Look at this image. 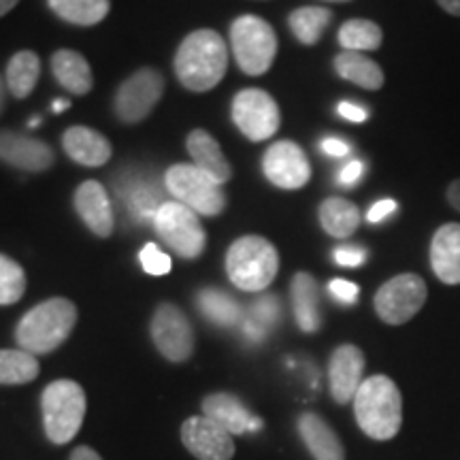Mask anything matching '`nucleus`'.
I'll return each instance as SVG.
<instances>
[{"instance_id": "393cba45", "label": "nucleus", "mask_w": 460, "mask_h": 460, "mask_svg": "<svg viewBox=\"0 0 460 460\" xmlns=\"http://www.w3.org/2000/svg\"><path fill=\"white\" fill-rule=\"evenodd\" d=\"M335 71L341 79L356 84L362 90L376 92L384 85V71L377 62L367 58L360 51H341L335 56Z\"/></svg>"}, {"instance_id": "a878e982", "label": "nucleus", "mask_w": 460, "mask_h": 460, "mask_svg": "<svg viewBox=\"0 0 460 460\" xmlns=\"http://www.w3.org/2000/svg\"><path fill=\"white\" fill-rule=\"evenodd\" d=\"M39 77H41V58L34 54V51L24 49L11 56L4 82H7V90L15 99L31 96Z\"/></svg>"}, {"instance_id": "cd10ccee", "label": "nucleus", "mask_w": 460, "mask_h": 460, "mask_svg": "<svg viewBox=\"0 0 460 460\" xmlns=\"http://www.w3.org/2000/svg\"><path fill=\"white\" fill-rule=\"evenodd\" d=\"M49 9L73 26H96L109 15L111 0H48Z\"/></svg>"}, {"instance_id": "5701e85b", "label": "nucleus", "mask_w": 460, "mask_h": 460, "mask_svg": "<svg viewBox=\"0 0 460 460\" xmlns=\"http://www.w3.org/2000/svg\"><path fill=\"white\" fill-rule=\"evenodd\" d=\"M292 309H295V318L298 329L303 332H318L322 326L320 314V290L318 281L309 273H296L292 278L290 286Z\"/></svg>"}, {"instance_id": "c03bdc74", "label": "nucleus", "mask_w": 460, "mask_h": 460, "mask_svg": "<svg viewBox=\"0 0 460 460\" xmlns=\"http://www.w3.org/2000/svg\"><path fill=\"white\" fill-rule=\"evenodd\" d=\"M71 460H102V458H101V454L92 450V447L79 446V447H75V450H73Z\"/></svg>"}, {"instance_id": "72a5a7b5", "label": "nucleus", "mask_w": 460, "mask_h": 460, "mask_svg": "<svg viewBox=\"0 0 460 460\" xmlns=\"http://www.w3.org/2000/svg\"><path fill=\"white\" fill-rule=\"evenodd\" d=\"M26 273L20 262L0 254V305H13L24 296Z\"/></svg>"}, {"instance_id": "58836bf2", "label": "nucleus", "mask_w": 460, "mask_h": 460, "mask_svg": "<svg viewBox=\"0 0 460 460\" xmlns=\"http://www.w3.org/2000/svg\"><path fill=\"white\" fill-rule=\"evenodd\" d=\"M362 175H365V164L358 163V160H352V163L345 164L341 172H339V183L345 188H352L360 181Z\"/></svg>"}, {"instance_id": "4c0bfd02", "label": "nucleus", "mask_w": 460, "mask_h": 460, "mask_svg": "<svg viewBox=\"0 0 460 460\" xmlns=\"http://www.w3.org/2000/svg\"><path fill=\"white\" fill-rule=\"evenodd\" d=\"M329 290L331 295L337 298V301L341 303H356V298H358V292L360 288L354 284V281H348V279H332L329 284Z\"/></svg>"}, {"instance_id": "79ce46f5", "label": "nucleus", "mask_w": 460, "mask_h": 460, "mask_svg": "<svg viewBox=\"0 0 460 460\" xmlns=\"http://www.w3.org/2000/svg\"><path fill=\"white\" fill-rule=\"evenodd\" d=\"M322 152L329 154V156H335V158H341L345 154L349 152V146L341 139H337V137H326L324 141H322Z\"/></svg>"}, {"instance_id": "f03ea898", "label": "nucleus", "mask_w": 460, "mask_h": 460, "mask_svg": "<svg viewBox=\"0 0 460 460\" xmlns=\"http://www.w3.org/2000/svg\"><path fill=\"white\" fill-rule=\"evenodd\" d=\"M77 324V307L68 298L56 296L34 305L15 329L20 349L37 356L51 354L71 337Z\"/></svg>"}, {"instance_id": "6e6552de", "label": "nucleus", "mask_w": 460, "mask_h": 460, "mask_svg": "<svg viewBox=\"0 0 460 460\" xmlns=\"http://www.w3.org/2000/svg\"><path fill=\"white\" fill-rule=\"evenodd\" d=\"M154 228L158 237L186 261H194L203 254L207 243L205 228L199 220V214H194L186 205L166 200L154 216Z\"/></svg>"}, {"instance_id": "8fccbe9b", "label": "nucleus", "mask_w": 460, "mask_h": 460, "mask_svg": "<svg viewBox=\"0 0 460 460\" xmlns=\"http://www.w3.org/2000/svg\"><path fill=\"white\" fill-rule=\"evenodd\" d=\"M39 122H41V119H39V118H34V119H31V128H34V126H39Z\"/></svg>"}, {"instance_id": "ea45409f", "label": "nucleus", "mask_w": 460, "mask_h": 460, "mask_svg": "<svg viewBox=\"0 0 460 460\" xmlns=\"http://www.w3.org/2000/svg\"><path fill=\"white\" fill-rule=\"evenodd\" d=\"M394 211H396L394 200L393 199H382L371 207L369 214H367V220H369L371 224H379V222L386 220V217L393 216Z\"/></svg>"}, {"instance_id": "f257e3e1", "label": "nucleus", "mask_w": 460, "mask_h": 460, "mask_svg": "<svg viewBox=\"0 0 460 460\" xmlns=\"http://www.w3.org/2000/svg\"><path fill=\"white\" fill-rule=\"evenodd\" d=\"M226 71L228 45L209 28L190 32L175 54V75L190 92L214 90Z\"/></svg>"}, {"instance_id": "473e14b6", "label": "nucleus", "mask_w": 460, "mask_h": 460, "mask_svg": "<svg viewBox=\"0 0 460 460\" xmlns=\"http://www.w3.org/2000/svg\"><path fill=\"white\" fill-rule=\"evenodd\" d=\"M39 360L24 349H0V384L17 386L39 377Z\"/></svg>"}, {"instance_id": "6ab92c4d", "label": "nucleus", "mask_w": 460, "mask_h": 460, "mask_svg": "<svg viewBox=\"0 0 460 460\" xmlns=\"http://www.w3.org/2000/svg\"><path fill=\"white\" fill-rule=\"evenodd\" d=\"M430 267L446 286L460 284V224L450 222L437 228L430 241Z\"/></svg>"}, {"instance_id": "b1692460", "label": "nucleus", "mask_w": 460, "mask_h": 460, "mask_svg": "<svg viewBox=\"0 0 460 460\" xmlns=\"http://www.w3.org/2000/svg\"><path fill=\"white\" fill-rule=\"evenodd\" d=\"M51 73H54L56 82L75 96L88 94L94 85L88 60L79 51L58 49L51 56Z\"/></svg>"}, {"instance_id": "39448f33", "label": "nucleus", "mask_w": 460, "mask_h": 460, "mask_svg": "<svg viewBox=\"0 0 460 460\" xmlns=\"http://www.w3.org/2000/svg\"><path fill=\"white\" fill-rule=\"evenodd\" d=\"M43 429L51 444L65 446L82 430L85 393L73 379H56L41 394Z\"/></svg>"}, {"instance_id": "3c124183", "label": "nucleus", "mask_w": 460, "mask_h": 460, "mask_svg": "<svg viewBox=\"0 0 460 460\" xmlns=\"http://www.w3.org/2000/svg\"><path fill=\"white\" fill-rule=\"evenodd\" d=\"M324 3H349V0H324Z\"/></svg>"}, {"instance_id": "9b49d317", "label": "nucleus", "mask_w": 460, "mask_h": 460, "mask_svg": "<svg viewBox=\"0 0 460 460\" xmlns=\"http://www.w3.org/2000/svg\"><path fill=\"white\" fill-rule=\"evenodd\" d=\"M164 94V77L156 68H139L118 88L113 109L119 122L137 124L146 119Z\"/></svg>"}, {"instance_id": "9d476101", "label": "nucleus", "mask_w": 460, "mask_h": 460, "mask_svg": "<svg viewBox=\"0 0 460 460\" xmlns=\"http://www.w3.org/2000/svg\"><path fill=\"white\" fill-rule=\"evenodd\" d=\"M230 115H233V122L237 124V128L243 132V137L254 143L271 139L281 124L278 102L273 101L269 92L258 88L241 90L234 96Z\"/></svg>"}, {"instance_id": "37998d69", "label": "nucleus", "mask_w": 460, "mask_h": 460, "mask_svg": "<svg viewBox=\"0 0 460 460\" xmlns=\"http://www.w3.org/2000/svg\"><path fill=\"white\" fill-rule=\"evenodd\" d=\"M446 199L450 203L452 209H456L460 214V180H454L446 190Z\"/></svg>"}, {"instance_id": "bb28decb", "label": "nucleus", "mask_w": 460, "mask_h": 460, "mask_svg": "<svg viewBox=\"0 0 460 460\" xmlns=\"http://www.w3.org/2000/svg\"><path fill=\"white\" fill-rule=\"evenodd\" d=\"M320 224L331 237L345 239L349 234L356 233L360 224V211L354 203H349L348 199L331 197L320 205L318 209Z\"/></svg>"}, {"instance_id": "4468645a", "label": "nucleus", "mask_w": 460, "mask_h": 460, "mask_svg": "<svg viewBox=\"0 0 460 460\" xmlns=\"http://www.w3.org/2000/svg\"><path fill=\"white\" fill-rule=\"evenodd\" d=\"M181 441L199 460H230L234 456L233 435L207 416L188 418L181 424Z\"/></svg>"}, {"instance_id": "de8ad7c7", "label": "nucleus", "mask_w": 460, "mask_h": 460, "mask_svg": "<svg viewBox=\"0 0 460 460\" xmlns=\"http://www.w3.org/2000/svg\"><path fill=\"white\" fill-rule=\"evenodd\" d=\"M4 99H7V82L0 77V113H3L4 109Z\"/></svg>"}, {"instance_id": "20e7f679", "label": "nucleus", "mask_w": 460, "mask_h": 460, "mask_svg": "<svg viewBox=\"0 0 460 460\" xmlns=\"http://www.w3.org/2000/svg\"><path fill=\"white\" fill-rule=\"evenodd\" d=\"M279 271V254L271 241L245 234L228 247L226 273L239 290L262 292Z\"/></svg>"}, {"instance_id": "a211bd4d", "label": "nucleus", "mask_w": 460, "mask_h": 460, "mask_svg": "<svg viewBox=\"0 0 460 460\" xmlns=\"http://www.w3.org/2000/svg\"><path fill=\"white\" fill-rule=\"evenodd\" d=\"M203 416L214 420L230 435H243L262 427V420L256 418L234 394L216 393L203 399Z\"/></svg>"}, {"instance_id": "f3484780", "label": "nucleus", "mask_w": 460, "mask_h": 460, "mask_svg": "<svg viewBox=\"0 0 460 460\" xmlns=\"http://www.w3.org/2000/svg\"><path fill=\"white\" fill-rule=\"evenodd\" d=\"M75 211L82 217L85 226H88L96 237L107 239L113 233V207L111 199H109L107 190L102 188L101 181L88 180L82 186L75 190Z\"/></svg>"}, {"instance_id": "1a4fd4ad", "label": "nucleus", "mask_w": 460, "mask_h": 460, "mask_svg": "<svg viewBox=\"0 0 460 460\" xmlns=\"http://www.w3.org/2000/svg\"><path fill=\"white\" fill-rule=\"evenodd\" d=\"M429 288L416 273H401L388 279L377 290L373 305L379 320L390 326H401L410 322L424 307Z\"/></svg>"}, {"instance_id": "7c9ffc66", "label": "nucleus", "mask_w": 460, "mask_h": 460, "mask_svg": "<svg viewBox=\"0 0 460 460\" xmlns=\"http://www.w3.org/2000/svg\"><path fill=\"white\" fill-rule=\"evenodd\" d=\"M337 39L345 51H376L382 48L384 32L376 22L356 17L339 28Z\"/></svg>"}, {"instance_id": "c85d7f7f", "label": "nucleus", "mask_w": 460, "mask_h": 460, "mask_svg": "<svg viewBox=\"0 0 460 460\" xmlns=\"http://www.w3.org/2000/svg\"><path fill=\"white\" fill-rule=\"evenodd\" d=\"M331 22L332 13L324 7H301L292 11L290 17H288V26H290L296 41L309 45V48L320 41Z\"/></svg>"}, {"instance_id": "412c9836", "label": "nucleus", "mask_w": 460, "mask_h": 460, "mask_svg": "<svg viewBox=\"0 0 460 460\" xmlns=\"http://www.w3.org/2000/svg\"><path fill=\"white\" fill-rule=\"evenodd\" d=\"M186 147L192 163L197 164L200 171H205L207 175L214 177L220 186L233 180V166H230L226 156H224L220 143H217L209 132L203 128H194L188 135Z\"/></svg>"}, {"instance_id": "c756f323", "label": "nucleus", "mask_w": 460, "mask_h": 460, "mask_svg": "<svg viewBox=\"0 0 460 460\" xmlns=\"http://www.w3.org/2000/svg\"><path fill=\"white\" fill-rule=\"evenodd\" d=\"M197 307L207 320L217 326H233L241 320V305L237 298L217 288H205L197 295Z\"/></svg>"}, {"instance_id": "e433bc0d", "label": "nucleus", "mask_w": 460, "mask_h": 460, "mask_svg": "<svg viewBox=\"0 0 460 460\" xmlns=\"http://www.w3.org/2000/svg\"><path fill=\"white\" fill-rule=\"evenodd\" d=\"M335 261L337 264H341V267H362L367 261V250L356 245H341L335 250Z\"/></svg>"}, {"instance_id": "49530a36", "label": "nucleus", "mask_w": 460, "mask_h": 460, "mask_svg": "<svg viewBox=\"0 0 460 460\" xmlns=\"http://www.w3.org/2000/svg\"><path fill=\"white\" fill-rule=\"evenodd\" d=\"M17 3H20V0H0V17L7 15L9 11H13L17 7Z\"/></svg>"}, {"instance_id": "4be33fe9", "label": "nucleus", "mask_w": 460, "mask_h": 460, "mask_svg": "<svg viewBox=\"0 0 460 460\" xmlns=\"http://www.w3.org/2000/svg\"><path fill=\"white\" fill-rule=\"evenodd\" d=\"M298 433L315 460H345L341 439L318 413L305 411L298 418Z\"/></svg>"}, {"instance_id": "2eb2a0df", "label": "nucleus", "mask_w": 460, "mask_h": 460, "mask_svg": "<svg viewBox=\"0 0 460 460\" xmlns=\"http://www.w3.org/2000/svg\"><path fill=\"white\" fill-rule=\"evenodd\" d=\"M0 160L13 169L43 172L54 166L56 154L41 139L13 130H0Z\"/></svg>"}, {"instance_id": "7ed1b4c3", "label": "nucleus", "mask_w": 460, "mask_h": 460, "mask_svg": "<svg viewBox=\"0 0 460 460\" xmlns=\"http://www.w3.org/2000/svg\"><path fill=\"white\" fill-rule=\"evenodd\" d=\"M354 416L362 433L376 441L396 437L402 424L401 390L388 376H371L354 396Z\"/></svg>"}, {"instance_id": "f704fd0d", "label": "nucleus", "mask_w": 460, "mask_h": 460, "mask_svg": "<svg viewBox=\"0 0 460 460\" xmlns=\"http://www.w3.org/2000/svg\"><path fill=\"white\" fill-rule=\"evenodd\" d=\"M164 203H160V194L152 183H139L137 188L128 190V207L137 220H149L158 214V209Z\"/></svg>"}, {"instance_id": "ddd939ff", "label": "nucleus", "mask_w": 460, "mask_h": 460, "mask_svg": "<svg viewBox=\"0 0 460 460\" xmlns=\"http://www.w3.org/2000/svg\"><path fill=\"white\" fill-rule=\"evenodd\" d=\"M264 177L281 190H298L312 180L307 154L295 141H278L262 156Z\"/></svg>"}, {"instance_id": "c9c22d12", "label": "nucleus", "mask_w": 460, "mask_h": 460, "mask_svg": "<svg viewBox=\"0 0 460 460\" xmlns=\"http://www.w3.org/2000/svg\"><path fill=\"white\" fill-rule=\"evenodd\" d=\"M141 267L149 275H166L171 271V258L158 250L156 243H146L139 254Z\"/></svg>"}, {"instance_id": "aec40b11", "label": "nucleus", "mask_w": 460, "mask_h": 460, "mask_svg": "<svg viewBox=\"0 0 460 460\" xmlns=\"http://www.w3.org/2000/svg\"><path fill=\"white\" fill-rule=\"evenodd\" d=\"M62 147L68 158L82 166H102L109 163L113 154L107 137L88 126H71L62 135Z\"/></svg>"}, {"instance_id": "dca6fc26", "label": "nucleus", "mask_w": 460, "mask_h": 460, "mask_svg": "<svg viewBox=\"0 0 460 460\" xmlns=\"http://www.w3.org/2000/svg\"><path fill=\"white\" fill-rule=\"evenodd\" d=\"M362 373H365V354H362V349L352 343L339 345L329 362L331 394L339 405H348V402L354 401L360 384L365 382Z\"/></svg>"}, {"instance_id": "423d86ee", "label": "nucleus", "mask_w": 460, "mask_h": 460, "mask_svg": "<svg viewBox=\"0 0 460 460\" xmlns=\"http://www.w3.org/2000/svg\"><path fill=\"white\" fill-rule=\"evenodd\" d=\"M230 45L239 68L252 77L267 73L278 56V34L258 15H241L230 24Z\"/></svg>"}, {"instance_id": "2f4dec72", "label": "nucleus", "mask_w": 460, "mask_h": 460, "mask_svg": "<svg viewBox=\"0 0 460 460\" xmlns=\"http://www.w3.org/2000/svg\"><path fill=\"white\" fill-rule=\"evenodd\" d=\"M279 315L281 305L278 301V296H261L256 303H252L250 309H247V315L243 320V335L254 343L262 341V339L267 337V332L279 322Z\"/></svg>"}, {"instance_id": "0eeeda50", "label": "nucleus", "mask_w": 460, "mask_h": 460, "mask_svg": "<svg viewBox=\"0 0 460 460\" xmlns=\"http://www.w3.org/2000/svg\"><path fill=\"white\" fill-rule=\"evenodd\" d=\"M164 186L177 203L186 205L199 216H220L226 209V194L214 177L197 164H172L164 172Z\"/></svg>"}, {"instance_id": "f8f14e48", "label": "nucleus", "mask_w": 460, "mask_h": 460, "mask_svg": "<svg viewBox=\"0 0 460 460\" xmlns=\"http://www.w3.org/2000/svg\"><path fill=\"white\" fill-rule=\"evenodd\" d=\"M149 332H152L154 345L166 360L183 362L194 352V329L188 315L177 305H158L152 315Z\"/></svg>"}, {"instance_id": "a18cd8bd", "label": "nucleus", "mask_w": 460, "mask_h": 460, "mask_svg": "<svg viewBox=\"0 0 460 460\" xmlns=\"http://www.w3.org/2000/svg\"><path fill=\"white\" fill-rule=\"evenodd\" d=\"M437 4H439L446 13L460 17V0H437Z\"/></svg>"}, {"instance_id": "09e8293b", "label": "nucleus", "mask_w": 460, "mask_h": 460, "mask_svg": "<svg viewBox=\"0 0 460 460\" xmlns=\"http://www.w3.org/2000/svg\"><path fill=\"white\" fill-rule=\"evenodd\" d=\"M65 109H68V102H66V101H56V102H54V111H56V113L65 111Z\"/></svg>"}, {"instance_id": "a19ab883", "label": "nucleus", "mask_w": 460, "mask_h": 460, "mask_svg": "<svg viewBox=\"0 0 460 460\" xmlns=\"http://www.w3.org/2000/svg\"><path fill=\"white\" fill-rule=\"evenodd\" d=\"M337 111H339V115H341V118L349 119V122H358V124L365 122V119L369 118V113H367L365 109H362L360 105H356V102H349V101L339 102Z\"/></svg>"}]
</instances>
